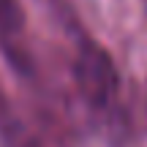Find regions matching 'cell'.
<instances>
[{"label":"cell","instance_id":"7a4b0ae2","mask_svg":"<svg viewBox=\"0 0 147 147\" xmlns=\"http://www.w3.org/2000/svg\"><path fill=\"white\" fill-rule=\"evenodd\" d=\"M22 36H25V11L19 0H0V49L16 71L27 74L30 55L22 44Z\"/></svg>","mask_w":147,"mask_h":147},{"label":"cell","instance_id":"6da1fadb","mask_svg":"<svg viewBox=\"0 0 147 147\" xmlns=\"http://www.w3.org/2000/svg\"><path fill=\"white\" fill-rule=\"evenodd\" d=\"M74 82L93 109H109L120 95V71L101 44L82 38L74 57Z\"/></svg>","mask_w":147,"mask_h":147}]
</instances>
